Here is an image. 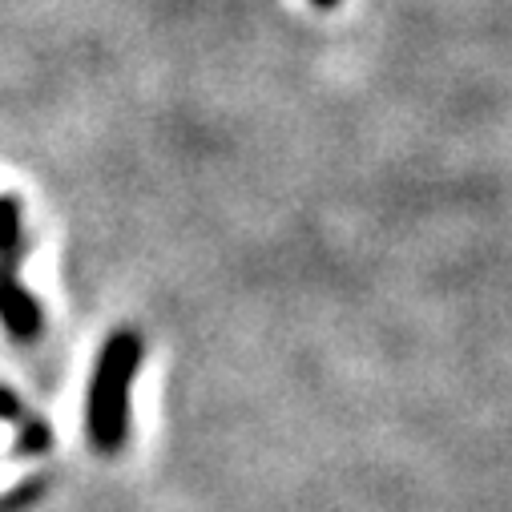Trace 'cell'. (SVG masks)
<instances>
[{
	"instance_id": "obj_5",
	"label": "cell",
	"mask_w": 512,
	"mask_h": 512,
	"mask_svg": "<svg viewBox=\"0 0 512 512\" xmlns=\"http://www.w3.org/2000/svg\"><path fill=\"white\" fill-rule=\"evenodd\" d=\"M0 420H21V404L9 392H0Z\"/></svg>"
},
{
	"instance_id": "obj_6",
	"label": "cell",
	"mask_w": 512,
	"mask_h": 512,
	"mask_svg": "<svg viewBox=\"0 0 512 512\" xmlns=\"http://www.w3.org/2000/svg\"><path fill=\"white\" fill-rule=\"evenodd\" d=\"M319 9H339V0H315Z\"/></svg>"
},
{
	"instance_id": "obj_2",
	"label": "cell",
	"mask_w": 512,
	"mask_h": 512,
	"mask_svg": "<svg viewBox=\"0 0 512 512\" xmlns=\"http://www.w3.org/2000/svg\"><path fill=\"white\" fill-rule=\"evenodd\" d=\"M0 319H5V327L13 335H21V339H33L41 331V311L21 291V283L13 275H0Z\"/></svg>"
},
{
	"instance_id": "obj_4",
	"label": "cell",
	"mask_w": 512,
	"mask_h": 512,
	"mask_svg": "<svg viewBox=\"0 0 512 512\" xmlns=\"http://www.w3.org/2000/svg\"><path fill=\"white\" fill-rule=\"evenodd\" d=\"M45 448H49V428L29 424V428H25V436H21V444H17V452L33 456V452H45Z\"/></svg>"
},
{
	"instance_id": "obj_3",
	"label": "cell",
	"mask_w": 512,
	"mask_h": 512,
	"mask_svg": "<svg viewBox=\"0 0 512 512\" xmlns=\"http://www.w3.org/2000/svg\"><path fill=\"white\" fill-rule=\"evenodd\" d=\"M21 242V206L13 198H0V254L13 259Z\"/></svg>"
},
{
	"instance_id": "obj_1",
	"label": "cell",
	"mask_w": 512,
	"mask_h": 512,
	"mask_svg": "<svg viewBox=\"0 0 512 512\" xmlns=\"http://www.w3.org/2000/svg\"><path fill=\"white\" fill-rule=\"evenodd\" d=\"M138 359H142V347L134 335H113L101 351L93 388H89V436L101 448H113L125 436V396H130Z\"/></svg>"
}]
</instances>
